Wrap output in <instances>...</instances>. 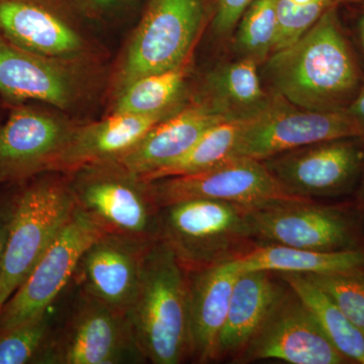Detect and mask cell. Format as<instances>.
I'll use <instances>...</instances> for the list:
<instances>
[{
    "label": "cell",
    "mask_w": 364,
    "mask_h": 364,
    "mask_svg": "<svg viewBox=\"0 0 364 364\" xmlns=\"http://www.w3.org/2000/svg\"><path fill=\"white\" fill-rule=\"evenodd\" d=\"M75 208L70 183L59 177L38 179L14 198L0 268V311L32 272Z\"/></svg>",
    "instance_id": "277c9868"
},
{
    "label": "cell",
    "mask_w": 364,
    "mask_h": 364,
    "mask_svg": "<svg viewBox=\"0 0 364 364\" xmlns=\"http://www.w3.org/2000/svg\"><path fill=\"white\" fill-rule=\"evenodd\" d=\"M188 71V59L176 68L132 81L117 91L112 114H153L177 109Z\"/></svg>",
    "instance_id": "484cf974"
},
{
    "label": "cell",
    "mask_w": 364,
    "mask_h": 364,
    "mask_svg": "<svg viewBox=\"0 0 364 364\" xmlns=\"http://www.w3.org/2000/svg\"><path fill=\"white\" fill-rule=\"evenodd\" d=\"M259 63L240 57L215 67L205 79L202 98L227 119H248L272 102L261 81Z\"/></svg>",
    "instance_id": "603a6c76"
},
{
    "label": "cell",
    "mask_w": 364,
    "mask_h": 364,
    "mask_svg": "<svg viewBox=\"0 0 364 364\" xmlns=\"http://www.w3.org/2000/svg\"><path fill=\"white\" fill-rule=\"evenodd\" d=\"M254 0H218L214 28L218 35L229 37L241 16Z\"/></svg>",
    "instance_id": "4dcf8cb0"
},
{
    "label": "cell",
    "mask_w": 364,
    "mask_h": 364,
    "mask_svg": "<svg viewBox=\"0 0 364 364\" xmlns=\"http://www.w3.org/2000/svg\"><path fill=\"white\" fill-rule=\"evenodd\" d=\"M0 36L45 58L68 63L85 53L77 31L54 9V0H0Z\"/></svg>",
    "instance_id": "2e32d148"
},
{
    "label": "cell",
    "mask_w": 364,
    "mask_h": 364,
    "mask_svg": "<svg viewBox=\"0 0 364 364\" xmlns=\"http://www.w3.org/2000/svg\"><path fill=\"white\" fill-rule=\"evenodd\" d=\"M317 321L326 337L350 363L364 364V335L323 289L301 273H277Z\"/></svg>",
    "instance_id": "cb8c5ba5"
},
{
    "label": "cell",
    "mask_w": 364,
    "mask_h": 364,
    "mask_svg": "<svg viewBox=\"0 0 364 364\" xmlns=\"http://www.w3.org/2000/svg\"><path fill=\"white\" fill-rule=\"evenodd\" d=\"M126 314L81 291L64 329L53 335L39 364L144 363Z\"/></svg>",
    "instance_id": "52a82bcc"
},
{
    "label": "cell",
    "mask_w": 364,
    "mask_h": 364,
    "mask_svg": "<svg viewBox=\"0 0 364 364\" xmlns=\"http://www.w3.org/2000/svg\"><path fill=\"white\" fill-rule=\"evenodd\" d=\"M249 119H225L215 124L183 155L140 177L141 181L152 182L196 173L233 157L235 148Z\"/></svg>",
    "instance_id": "d4e9b609"
},
{
    "label": "cell",
    "mask_w": 364,
    "mask_h": 364,
    "mask_svg": "<svg viewBox=\"0 0 364 364\" xmlns=\"http://www.w3.org/2000/svg\"><path fill=\"white\" fill-rule=\"evenodd\" d=\"M250 208L210 200H189L159 208L158 239L186 272L237 259L258 245L249 224Z\"/></svg>",
    "instance_id": "3957f363"
},
{
    "label": "cell",
    "mask_w": 364,
    "mask_h": 364,
    "mask_svg": "<svg viewBox=\"0 0 364 364\" xmlns=\"http://www.w3.org/2000/svg\"><path fill=\"white\" fill-rule=\"evenodd\" d=\"M105 232L77 208L25 282L0 311V331L49 310L73 277L86 248Z\"/></svg>",
    "instance_id": "8fae6325"
},
{
    "label": "cell",
    "mask_w": 364,
    "mask_h": 364,
    "mask_svg": "<svg viewBox=\"0 0 364 364\" xmlns=\"http://www.w3.org/2000/svg\"><path fill=\"white\" fill-rule=\"evenodd\" d=\"M273 274L264 270L239 274L218 342V360L227 358L235 360L279 298L284 287L275 282Z\"/></svg>",
    "instance_id": "44dd1931"
},
{
    "label": "cell",
    "mask_w": 364,
    "mask_h": 364,
    "mask_svg": "<svg viewBox=\"0 0 364 364\" xmlns=\"http://www.w3.org/2000/svg\"><path fill=\"white\" fill-rule=\"evenodd\" d=\"M343 1H361V0H339V2Z\"/></svg>",
    "instance_id": "d590c367"
},
{
    "label": "cell",
    "mask_w": 364,
    "mask_h": 364,
    "mask_svg": "<svg viewBox=\"0 0 364 364\" xmlns=\"http://www.w3.org/2000/svg\"><path fill=\"white\" fill-rule=\"evenodd\" d=\"M151 243L102 234L86 248L73 277L81 291L126 314L138 291L144 256Z\"/></svg>",
    "instance_id": "5bb4252c"
},
{
    "label": "cell",
    "mask_w": 364,
    "mask_h": 364,
    "mask_svg": "<svg viewBox=\"0 0 364 364\" xmlns=\"http://www.w3.org/2000/svg\"><path fill=\"white\" fill-rule=\"evenodd\" d=\"M48 312L0 331V364L37 363L53 334Z\"/></svg>",
    "instance_id": "83f0119b"
},
{
    "label": "cell",
    "mask_w": 364,
    "mask_h": 364,
    "mask_svg": "<svg viewBox=\"0 0 364 364\" xmlns=\"http://www.w3.org/2000/svg\"><path fill=\"white\" fill-rule=\"evenodd\" d=\"M126 315L146 360L179 364L191 356L188 272L159 239L146 250L138 291Z\"/></svg>",
    "instance_id": "7a4b0ae2"
},
{
    "label": "cell",
    "mask_w": 364,
    "mask_h": 364,
    "mask_svg": "<svg viewBox=\"0 0 364 364\" xmlns=\"http://www.w3.org/2000/svg\"><path fill=\"white\" fill-rule=\"evenodd\" d=\"M248 220L257 244L314 251L363 248L358 228L348 213L312 200L250 208Z\"/></svg>",
    "instance_id": "30bf717a"
},
{
    "label": "cell",
    "mask_w": 364,
    "mask_h": 364,
    "mask_svg": "<svg viewBox=\"0 0 364 364\" xmlns=\"http://www.w3.org/2000/svg\"><path fill=\"white\" fill-rule=\"evenodd\" d=\"M147 184L158 208L189 200H218L247 208L309 200L287 193L262 162L245 157H230L196 173Z\"/></svg>",
    "instance_id": "ba28073f"
},
{
    "label": "cell",
    "mask_w": 364,
    "mask_h": 364,
    "mask_svg": "<svg viewBox=\"0 0 364 364\" xmlns=\"http://www.w3.org/2000/svg\"><path fill=\"white\" fill-rule=\"evenodd\" d=\"M13 208L14 200L4 203V205H0V268H1L2 257H4L7 232H9Z\"/></svg>",
    "instance_id": "1f68e13d"
},
{
    "label": "cell",
    "mask_w": 364,
    "mask_h": 364,
    "mask_svg": "<svg viewBox=\"0 0 364 364\" xmlns=\"http://www.w3.org/2000/svg\"><path fill=\"white\" fill-rule=\"evenodd\" d=\"M81 1L95 11H109L124 6L128 0H81Z\"/></svg>",
    "instance_id": "836d02e7"
},
{
    "label": "cell",
    "mask_w": 364,
    "mask_h": 364,
    "mask_svg": "<svg viewBox=\"0 0 364 364\" xmlns=\"http://www.w3.org/2000/svg\"><path fill=\"white\" fill-rule=\"evenodd\" d=\"M267 359L291 364L350 363L326 337L312 314L289 287H284L234 361L246 363Z\"/></svg>",
    "instance_id": "7c38bea8"
},
{
    "label": "cell",
    "mask_w": 364,
    "mask_h": 364,
    "mask_svg": "<svg viewBox=\"0 0 364 364\" xmlns=\"http://www.w3.org/2000/svg\"><path fill=\"white\" fill-rule=\"evenodd\" d=\"M76 127L43 111L14 109L0 128V174L4 181L47 171Z\"/></svg>",
    "instance_id": "9a60e30c"
},
{
    "label": "cell",
    "mask_w": 364,
    "mask_h": 364,
    "mask_svg": "<svg viewBox=\"0 0 364 364\" xmlns=\"http://www.w3.org/2000/svg\"><path fill=\"white\" fill-rule=\"evenodd\" d=\"M69 181L76 208L105 233L153 242L159 233V208L151 198L147 182L116 163L90 165L75 171Z\"/></svg>",
    "instance_id": "5b68a950"
},
{
    "label": "cell",
    "mask_w": 364,
    "mask_h": 364,
    "mask_svg": "<svg viewBox=\"0 0 364 364\" xmlns=\"http://www.w3.org/2000/svg\"><path fill=\"white\" fill-rule=\"evenodd\" d=\"M341 138H361L358 124L346 109L311 111L273 95L269 105L248 119L233 156L263 161L287 151Z\"/></svg>",
    "instance_id": "9c48e42d"
},
{
    "label": "cell",
    "mask_w": 364,
    "mask_h": 364,
    "mask_svg": "<svg viewBox=\"0 0 364 364\" xmlns=\"http://www.w3.org/2000/svg\"><path fill=\"white\" fill-rule=\"evenodd\" d=\"M230 263L240 273L253 270L301 274L364 272V248L314 251L258 244Z\"/></svg>",
    "instance_id": "7402d4cb"
},
{
    "label": "cell",
    "mask_w": 364,
    "mask_h": 364,
    "mask_svg": "<svg viewBox=\"0 0 364 364\" xmlns=\"http://www.w3.org/2000/svg\"><path fill=\"white\" fill-rule=\"evenodd\" d=\"M237 26V53L263 63L275 51L279 38L277 0H254Z\"/></svg>",
    "instance_id": "4316f807"
},
{
    "label": "cell",
    "mask_w": 364,
    "mask_h": 364,
    "mask_svg": "<svg viewBox=\"0 0 364 364\" xmlns=\"http://www.w3.org/2000/svg\"><path fill=\"white\" fill-rule=\"evenodd\" d=\"M305 275L335 301L364 335V272Z\"/></svg>",
    "instance_id": "f1b7e54d"
},
{
    "label": "cell",
    "mask_w": 364,
    "mask_h": 364,
    "mask_svg": "<svg viewBox=\"0 0 364 364\" xmlns=\"http://www.w3.org/2000/svg\"><path fill=\"white\" fill-rule=\"evenodd\" d=\"M179 109L153 114H112L97 123L76 127L47 171L71 173L90 165L112 161L134 147L155 124Z\"/></svg>",
    "instance_id": "d6986e66"
},
{
    "label": "cell",
    "mask_w": 364,
    "mask_h": 364,
    "mask_svg": "<svg viewBox=\"0 0 364 364\" xmlns=\"http://www.w3.org/2000/svg\"><path fill=\"white\" fill-rule=\"evenodd\" d=\"M240 272L231 263L188 272L191 356L198 363L218 360V342Z\"/></svg>",
    "instance_id": "ffe728a7"
},
{
    "label": "cell",
    "mask_w": 364,
    "mask_h": 364,
    "mask_svg": "<svg viewBox=\"0 0 364 364\" xmlns=\"http://www.w3.org/2000/svg\"><path fill=\"white\" fill-rule=\"evenodd\" d=\"M261 162L291 195L309 200L343 195L363 168L364 140L324 141Z\"/></svg>",
    "instance_id": "4fadbf2b"
},
{
    "label": "cell",
    "mask_w": 364,
    "mask_h": 364,
    "mask_svg": "<svg viewBox=\"0 0 364 364\" xmlns=\"http://www.w3.org/2000/svg\"><path fill=\"white\" fill-rule=\"evenodd\" d=\"M205 16V0H150L117 77V91L136 79L188 59Z\"/></svg>",
    "instance_id": "8992f818"
},
{
    "label": "cell",
    "mask_w": 364,
    "mask_h": 364,
    "mask_svg": "<svg viewBox=\"0 0 364 364\" xmlns=\"http://www.w3.org/2000/svg\"><path fill=\"white\" fill-rule=\"evenodd\" d=\"M226 117L200 97L155 124L130 150L112 160L139 178L173 161Z\"/></svg>",
    "instance_id": "e0dca14e"
},
{
    "label": "cell",
    "mask_w": 364,
    "mask_h": 364,
    "mask_svg": "<svg viewBox=\"0 0 364 364\" xmlns=\"http://www.w3.org/2000/svg\"><path fill=\"white\" fill-rule=\"evenodd\" d=\"M1 181H4V177L1 176V174H0V182Z\"/></svg>",
    "instance_id": "8d00e7d4"
},
{
    "label": "cell",
    "mask_w": 364,
    "mask_h": 364,
    "mask_svg": "<svg viewBox=\"0 0 364 364\" xmlns=\"http://www.w3.org/2000/svg\"><path fill=\"white\" fill-rule=\"evenodd\" d=\"M358 30L359 35H360L361 42H363V46L364 48V14L363 16H361L360 20H359Z\"/></svg>",
    "instance_id": "e575fe53"
},
{
    "label": "cell",
    "mask_w": 364,
    "mask_h": 364,
    "mask_svg": "<svg viewBox=\"0 0 364 364\" xmlns=\"http://www.w3.org/2000/svg\"><path fill=\"white\" fill-rule=\"evenodd\" d=\"M338 4L339 0H277L279 38L275 51L299 39L328 9Z\"/></svg>",
    "instance_id": "f546056e"
},
{
    "label": "cell",
    "mask_w": 364,
    "mask_h": 364,
    "mask_svg": "<svg viewBox=\"0 0 364 364\" xmlns=\"http://www.w3.org/2000/svg\"><path fill=\"white\" fill-rule=\"evenodd\" d=\"M346 112L358 124L361 132V139L364 140V85L361 86L356 97L347 107Z\"/></svg>",
    "instance_id": "d6a6232c"
},
{
    "label": "cell",
    "mask_w": 364,
    "mask_h": 364,
    "mask_svg": "<svg viewBox=\"0 0 364 364\" xmlns=\"http://www.w3.org/2000/svg\"><path fill=\"white\" fill-rule=\"evenodd\" d=\"M66 64L26 52L0 36V95L14 104L33 100L67 109L79 90Z\"/></svg>",
    "instance_id": "ac0fdd59"
},
{
    "label": "cell",
    "mask_w": 364,
    "mask_h": 364,
    "mask_svg": "<svg viewBox=\"0 0 364 364\" xmlns=\"http://www.w3.org/2000/svg\"><path fill=\"white\" fill-rule=\"evenodd\" d=\"M272 95L317 112L347 109L360 90V73L332 6L291 45L273 52L263 69Z\"/></svg>",
    "instance_id": "6da1fadb"
}]
</instances>
